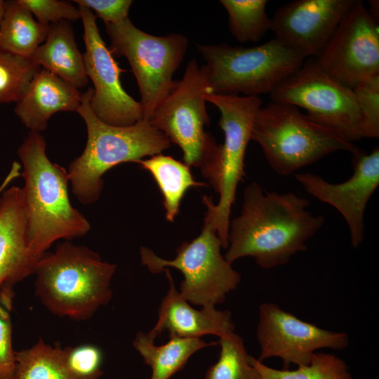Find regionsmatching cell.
I'll return each instance as SVG.
<instances>
[{
	"mask_svg": "<svg viewBox=\"0 0 379 379\" xmlns=\"http://www.w3.org/2000/svg\"><path fill=\"white\" fill-rule=\"evenodd\" d=\"M310 201L293 192H265L255 181L244 192L241 213L230 222L224 258L230 263L251 256L262 268L286 264L324 223L307 209Z\"/></svg>",
	"mask_w": 379,
	"mask_h": 379,
	"instance_id": "1",
	"label": "cell"
},
{
	"mask_svg": "<svg viewBox=\"0 0 379 379\" xmlns=\"http://www.w3.org/2000/svg\"><path fill=\"white\" fill-rule=\"evenodd\" d=\"M46 147L42 135L30 131L18 149L23 167L29 249L38 260L55 241L82 237L91 229L86 217L70 202L67 171L51 161Z\"/></svg>",
	"mask_w": 379,
	"mask_h": 379,
	"instance_id": "2",
	"label": "cell"
},
{
	"mask_svg": "<svg viewBox=\"0 0 379 379\" xmlns=\"http://www.w3.org/2000/svg\"><path fill=\"white\" fill-rule=\"evenodd\" d=\"M116 268L88 248L66 241L38 261L35 292L53 314L86 320L112 298Z\"/></svg>",
	"mask_w": 379,
	"mask_h": 379,
	"instance_id": "3",
	"label": "cell"
},
{
	"mask_svg": "<svg viewBox=\"0 0 379 379\" xmlns=\"http://www.w3.org/2000/svg\"><path fill=\"white\" fill-rule=\"evenodd\" d=\"M93 88L81 95L77 112L87 129V142L82 154L69 165L72 190L84 204L96 201L103 187L102 175L124 162H135L146 156L161 154L171 141L146 119L128 126H117L99 119L90 107Z\"/></svg>",
	"mask_w": 379,
	"mask_h": 379,
	"instance_id": "4",
	"label": "cell"
},
{
	"mask_svg": "<svg viewBox=\"0 0 379 379\" xmlns=\"http://www.w3.org/2000/svg\"><path fill=\"white\" fill-rule=\"evenodd\" d=\"M208 86L203 66L193 58L154 112L151 124L182 149L185 164L198 168L217 192L220 178V145L204 127Z\"/></svg>",
	"mask_w": 379,
	"mask_h": 379,
	"instance_id": "5",
	"label": "cell"
},
{
	"mask_svg": "<svg viewBox=\"0 0 379 379\" xmlns=\"http://www.w3.org/2000/svg\"><path fill=\"white\" fill-rule=\"evenodd\" d=\"M251 140L259 144L273 171L283 176L335 152L353 154L359 149L298 107L272 100L257 112Z\"/></svg>",
	"mask_w": 379,
	"mask_h": 379,
	"instance_id": "6",
	"label": "cell"
},
{
	"mask_svg": "<svg viewBox=\"0 0 379 379\" xmlns=\"http://www.w3.org/2000/svg\"><path fill=\"white\" fill-rule=\"evenodd\" d=\"M197 49L206 61L208 94H270L307 59L275 37L251 47L222 43Z\"/></svg>",
	"mask_w": 379,
	"mask_h": 379,
	"instance_id": "7",
	"label": "cell"
},
{
	"mask_svg": "<svg viewBox=\"0 0 379 379\" xmlns=\"http://www.w3.org/2000/svg\"><path fill=\"white\" fill-rule=\"evenodd\" d=\"M114 57H126L138 84L143 119L154 112L171 91L173 77L188 47L187 38L180 34L154 36L136 27L128 18L105 25Z\"/></svg>",
	"mask_w": 379,
	"mask_h": 379,
	"instance_id": "8",
	"label": "cell"
},
{
	"mask_svg": "<svg viewBox=\"0 0 379 379\" xmlns=\"http://www.w3.org/2000/svg\"><path fill=\"white\" fill-rule=\"evenodd\" d=\"M222 243L215 228L206 214L201 233L190 241L182 243L173 260L159 257L151 249L141 246L140 260L152 274L168 267L180 270L182 297L194 305L215 307L225 302L227 295L241 281V274L220 252Z\"/></svg>",
	"mask_w": 379,
	"mask_h": 379,
	"instance_id": "9",
	"label": "cell"
},
{
	"mask_svg": "<svg viewBox=\"0 0 379 379\" xmlns=\"http://www.w3.org/2000/svg\"><path fill=\"white\" fill-rule=\"evenodd\" d=\"M206 101L220 112L218 124L224 133L220 145V178L215 205L211 197H203L206 214L215 228L222 247L228 246V232L231 210L235 202L239 182L245 176L244 158L255 114L262 106L258 96L207 94Z\"/></svg>",
	"mask_w": 379,
	"mask_h": 379,
	"instance_id": "10",
	"label": "cell"
},
{
	"mask_svg": "<svg viewBox=\"0 0 379 379\" xmlns=\"http://www.w3.org/2000/svg\"><path fill=\"white\" fill-rule=\"evenodd\" d=\"M270 95L272 101L305 109L312 119L351 142L361 138V117L353 90L331 77L315 58H307Z\"/></svg>",
	"mask_w": 379,
	"mask_h": 379,
	"instance_id": "11",
	"label": "cell"
},
{
	"mask_svg": "<svg viewBox=\"0 0 379 379\" xmlns=\"http://www.w3.org/2000/svg\"><path fill=\"white\" fill-rule=\"evenodd\" d=\"M331 77L353 88L379 74V26L363 2L355 0L315 58Z\"/></svg>",
	"mask_w": 379,
	"mask_h": 379,
	"instance_id": "12",
	"label": "cell"
},
{
	"mask_svg": "<svg viewBox=\"0 0 379 379\" xmlns=\"http://www.w3.org/2000/svg\"><path fill=\"white\" fill-rule=\"evenodd\" d=\"M84 27L86 74L93 84L90 107L101 121L117 126H131L143 119V109L124 89L117 62L100 34L95 14L79 6Z\"/></svg>",
	"mask_w": 379,
	"mask_h": 379,
	"instance_id": "13",
	"label": "cell"
},
{
	"mask_svg": "<svg viewBox=\"0 0 379 379\" xmlns=\"http://www.w3.org/2000/svg\"><path fill=\"white\" fill-rule=\"evenodd\" d=\"M256 337L260 347L258 360L279 357L285 369L291 364H308L318 350H341L350 343L346 333L305 321L274 302L260 305Z\"/></svg>",
	"mask_w": 379,
	"mask_h": 379,
	"instance_id": "14",
	"label": "cell"
},
{
	"mask_svg": "<svg viewBox=\"0 0 379 379\" xmlns=\"http://www.w3.org/2000/svg\"><path fill=\"white\" fill-rule=\"evenodd\" d=\"M353 173L346 181L331 183L312 173H297L295 180L312 197L331 205L345 218L351 244L358 247L363 241L364 213L379 185V148L367 153L361 149L352 154Z\"/></svg>",
	"mask_w": 379,
	"mask_h": 379,
	"instance_id": "15",
	"label": "cell"
},
{
	"mask_svg": "<svg viewBox=\"0 0 379 379\" xmlns=\"http://www.w3.org/2000/svg\"><path fill=\"white\" fill-rule=\"evenodd\" d=\"M355 0H295L279 7L270 31L305 58L321 52Z\"/></svg>",
	"mask_w": 379,
	"mask_h": 379,
	"instance_id": "16",
	"label": "cell"
},
{
	"mask_svg": "<svg viewBox=\"0 0 379 379\" xmlns=\"http://www.w3.org/2000/svg\"><path fill=\"white\" fill-rule=\"evenodd\" d=\"M22 189L12 186L0 194V301L11 310L14 286L34 273Z\"/></svg>",
	"mask_w": 379,
	"mask_h": 379,
	"instance_id": "17",
	"label": "cell"
},
{
	"mask_svg": "<svg viewBox=\"0 0 379 379\" xmlns=\"http://www.w3.org/2000/svg\"><path fill=\"white\" fill-rule=\"evenodd\" d=\"M164 272L169 282V289L159 309L158 321L149 332L156 338L163 331L169 337L201 338L204 335L221 338L234 331L232 314L215 307H204L197 310L190 305L176 289L169 269Z\"/></svg>",
	"mask_w": 379,
	"mask_h": 379,
	"instance_id": "18",
	"label": "cell"
},
{
	"mask_svg": "<svg viewBox=\"0 0 379 379\" xmlns=\"http://www.w3.org/2000/svg\"><path fill=\"white\" fill-rule=\"evenodd\" d=\"M82 93L58 76L41 68L14 112L32 132L46 129L50 118L58 112H77Z\"/></svg>",
	"mask_w": 379,
	"mask_h": 379,
	"instance_id": "19",
	"label": "cell"
},
{
	"mask_svg": "<svg viewBox=\"0 0 379 379\" xmlns=\"http://www.w3.org/2000/svg\"><path fill=\"white\" fill-rule=\"evenodd\" d=\"M29 59L79 90L88 83L84 54L78 48L73 27L68 21L50 25L46 40Z\"/></svg>",
	"mask_w": 379,
	"mask_h": 379,
	"instance_id": "20",
	"label": "cell"
},
{
	"mask_svg": "<svg viewBox=\"0 0 379 379\" xmlns=\"http://www.w3.org/2000/svg\"><path fill=\"white\" fill-rule=\"evenodd\" d=\"M161 345H154V338L148 333L139 331L133 341L135 349L144 363L152 369L150 379H169L181 370L190 357L198 350L215 345L201 338L169 337Z\"/></svg>",
	"mask_w": 379,
	"mask_h": 379,
	"instance_id": "21",
	"label": "cell"
},
{
	"mask_svg": "<svg viewBox=\"0 0 379 379\" xmlns=\"http://www.w3.org/2000/svg\"><path fill=\"white\" fill-rule=\"evenodd\" d=\"M49 26L36 20L18 0L6 1L0 22V48L29 58L46 40Z\"/></svg>",
	"mask_w": 379,
	"mask_h": 379,
	"instance_id": "22",
	"label": "cell"
},
{
	"mask_svg": "<svg viewBox=\"0 0 379 379\" xmlns=\"http://www.w3.org/2000/svg\"><path fill=\"white\" fill-rule=\"evenodd\" d=\"M135 163L149 171L164 197L166 219L173 222L179 212L180 201L191 187L207 186L194 180L190 166L170 156L158 154Z\"/></svg>",
	"mask_w": 379,
	"mask_h": 379,
	"instance_id": "23",
	"label": "cell"
},
{
	"mask_svg": "<svg viewBox=\"0 0 379 379\" xmlns=\"http://www.w3.org/2000/svg\"><path fill=\"white\" fill-rule=\"evenodd\" d=\"M13 379H74L67 369L62 347L40 338L29 348L15 351Z\"/></svg>",
	"mask_w": 379,
	"mask_h": 379,
	"instance_id": "24",
	"label": "cell"
},
{
	"mask_svg": "<svg viewBox=\"0 0 379 379\" xmlns=\"http://www.w3.org/2000/svg\"><path fill=\"white\" fill-rule=\"evenodd\" d=\"M231 34L239 42H256L270 30L266 0H220Z\"/></svg>",
	"mask_w": 379,
	"mask_h": 379,
	"instance_id": "25",
	"label": "cell"
},
{
	"mask_svg": "<svg viewBox=\"0 0 379 379\" xmlns=\"http://www.w3.org/2000/svg\"><path fill=\"white\" fill-rule=\"evenodd\" d=\"M249 360L261 379H354L345 361L332 354L315 352L308 364L294 370L269 367L251 355Z\"/></svg>",
	"mask_w": 379,
	"mask_h": 379,
	"instance_id": "26",
	"label": "cell"
},
{
	"mask_svg": "<svg viewBox=\"0 0 379 379\" xmlns=\"http://www.w3.org/2000/svg\"><path fill=\"white\" fill-rule=\"evenodd\" d=\"M218 344V359L208 368L204 379H261L241 336L232 332L219 338Z\"/></svg>",
	"mask_w": 379,
	"mask_h": 379,
	"instance_id": "27",
	"label": "cell"
},
{
	"mask_svg": "<svg viewBox=\"0 0 379 379\" xmlns=\"http://www.w3.org/2000/svg\"><path fill=\"white\" fill-rule=\"evenodd\" d=\"M40 69L29 58L0 48V104L18 102Z\"/></svg>",
	"mask_w": 379,
	"mask_h": 379,
	"instance_id": "28",
	"label": "cell"
},
{
	"mask_svg": "<svg viewBox=\"0 0 379 379\" xmlns=\"http://www.w3.org/2000/svg\"><path fill=\"white\" fill-rule=\"evenodd\" d=\"M353 92L361 117V135L379 138V74L357 84Z\"/></svg>",
	"mask_w": 379,
	"mask_h": 379,
	"instance_id": "29",
	"label": "cell"
},
{
	"mask_svg": "<svg viewBox=\"0 0 379 379\" xmlns=\"http://www.w3.org/2000/svg\"><path fill=\"white\" fill-rule=\"evenodd\" d=\"M65 364L74 379H100L102 352L91 344L62 348Z\"/></svg>",
	"mask_w": 379,
	"mask_h": 379,
	"instance_id": "30",
	"label": "cell"
},
{
	"mask_svg": "<svg viewBox=\"0 0 379 379\" xmlns=\"http://www.w3.org/2000/svg\"><path fill=\"white\" fill-rule=\"evenodd\" d=\"M37 21L47 25L62 20L75 22L81 18L80 11L72 3L58 0H18Z\"/></svg>",
	"mask_w": 379,
	"mask_h": 379,
	"instance_id": "31",
	"label": "cell"
},
{
	"mask_svg": "<svg viewBox=\"0 0 379 379\" xmlns=\"http://www.w3.org/2000/svg\"><path fill=\"white\" fill-rule=\"evenodd\" d=\"M80 6L94 11L95 17L103 20L105 25L117 24L128 18L131 0H74Z\"/></svg>",
	"mask_w": 379,
	"mask_h": 379,
	"instance_id": "32",
	"label": "cell"
},
{
	"mask_svg": "<svg viewBox=\"0 0 379 379\" xmlns=\"http://www.w3.org/2000/svg\"><path fill=\"white\" fill-rule=\"evenodd\" d=\"M15 364L11 317L8 312L0 307V379H13Z\"/></svg>",
	"mask_w": 379,
	"mask_h": 379,
	"instance_id": "33",
	"label": "cell"
},
{
	"mask_svg": "<svg viewBox=\"0 0 379 379\" xmlns=\"http://www.w3.org/2000/svg\"><path fill=\"white\" fill-rule=\"evenodd\" d=\"M21 165L17 162L13 161L12 163L11 169L8 171V173L5 177L4 181L0 185V194L7 187V186L13 180L21 176Z\"/></svg>",
	"mask_w": 379,
	"mask_h": 379,
	"instance_id": "34",
	"label": "cell"
},
{
	"mask_svg": "<svg viewBox=\"0 0 379 379\" xmlns=\"http://www.w3.org/2000/svg\"><path fill=\"white\" fill-rule=\"evenodd\" d=\"M369 8H368L370 14L378 21L379 17V1L378 0L368 1Z\"/></svg>",
	"mask_w": 379,
	"mask_h": 379,
	"instance_id": "35",
	"label": "cell"
},
{
	"mask_svg": "<svg viewBox=\"0 0 379 379\" xmlns=\"http://www.w3.org/2000/svg\"><path fill=\"white\" fill-rule=\"evenodd\" d=\"M5 3H6L5 1L0 0V22H1V20L2 19L4 13Z\"/></svg>",
	"mask_w": 379,
	"mask_h": 379,
	"instance_id": "36",
	"label": "cell"
}]
</instances>
